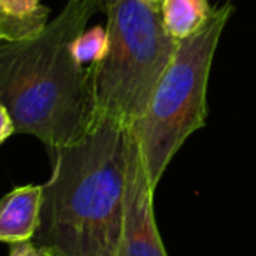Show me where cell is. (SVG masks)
Wrapping results in <instances>:
<instances>
[{"label":"cell","instance_id":"6da1fadb","mask_svg":"<svg viewBox=\"0 0 256 256\" xmlns=\"http://www.w3.org/2000/svg\"><path fill=\"white\" fill-rule=\"evenodd\" d=\"M102 0H70L39 36L0 39V102L16 134L37 137L48 151L70 146L92 128V68L74 58L72 44Z\"/></svg>","mask_w":256,"mask_h":256},{"label":"cell","instance_id":"7a4b0ae2","mask_svg":"<svg viewBox=\"0 0 256 256\" xmlns=\"http://www.w3.org/2000/svg\"><path fill=\"white\" fill-rule=\"evenodd\" d=\"M130 128L102 123L51 150L34 244L65 256H118L124 214Z\"/></svg>","mask_w":256,"mask_h":256},{"label":"cell","instance_id":"3957f363","mask_svg":"<svg viewBox=\"0 0 256 256\" xmlns=\"http://www.w3.org/2000/svg\"><path fill=\"white\" fill-rule=\"evenodd\" d=\"M102 6L107 11V50L90 65L92 128L102 123L132 128L146 112L179 40L165 30L162 8L144 0H102Z\"/></svg>","mask_w":256,"mask_h":256},{"label":"cell","instance_id":"277c9868","mask_svg":"<svg viewBox=\"0 0 256 256\" xmlns=\"http://www.w3.org/2000/svg\"><path fill=\"white\" fill-rule=\"evenodd\" d=\"M232 12V4L212 9L198 32L179 40L146 112L130 128L154 190L186 139L206 124L210 65Z\"/></svg>","mask_w":256,"mask_h":256},{"label":"cell","instance_id":"5b68a950","mask_svg":"<svg viewBox=\"0 0 256 256\" xmlns=\"http://www.w3.org/2000/svg\"><path fill=\"white\" fill-rule=\"evenodd\" d=\"M154 188L132 130L128 136L124 214L118 256H167L154 220Z\"/></svg>","mask_w":256,"mask_h":256},{"label":"cell","instance_id":"8992f818","mask_svg":"<svg viewBox=\"0 0 256 256\" xmlns=\"http://www.w3.org/2000/svg\"><path fill=\"white\" fill-rule=\"evenodd\" d=\"M42 186H20L0 200V242L32 240L39 226Z\"/></svg>","mask_w":256,"mask_h":256},{"label":"cell","instance_id":"52a82bcc","mask_svg":"<svg viewBox=\"0 0 256 256\" xmlns=\"http://www.w3.org/2000/svg\"><path fill=\"white\" fill-rule=\"evenodd\" d=\"M50 8L40 0H0V39L16 42L39 36L48 25Z\"/></svg>","mask_w":256,"mask_h":256},{"label":"cell","instance_id":"ba28073f","mask_svg":"<svg viewBox=\"0 0 256 256\" xmlns=\"http://www.w3.org/2000/svg\"><path fill=\"white\" fill-rule=\"evenodd\" d=\"M212 8L209 0H164L162 22L168 36L182 40L196 34L209 20Z\"/></svg>","mask_w":256,"mask_h":256},{"label":"cell","instance_id":"9c48e42d","mask_svg":"<svg viewBox=\"0 0 256 256\" xmlns=\"http://www.w3.org/2000/svg\"><path fill=\"white\" fill-rule=\"evenodd\" d=\"M107 50V30L104 26H93L88 32H82L72 44L74 58L81 65L95 64L106 54Z\"/></svg>","mask_w":256,"mask_h":256},{"label":"cell","instance_id":"30bf717a","mask_svg":"<svg viewBox=\"0 0 256 256\" xmlns=\"http://www.w3.org/2000/svg\"><path fill=\"white\" fill-rule=\"evenodd\" d=\"M12 134H16L14 121H12L11 114L6 109L4 104L0 102V144L4 142L6 139H9Z\"/></svg>","mask_w":256,"mask_h":256},{"label":"cell","instance_id":"8fae6325","mask_svg":"<svg viewBox=\"0 0 256 256\" xmlns=\"http://www.w3.org/2000/svg\"><path fill=\"white\" fill-rule=\"evenodd\" d=\"M9 256H42V254H40V249L37 248L32 240H26V242L11 244V252H9Z\"/></svg>","mask_w":256,"mask_h":256},{"label":"cell","instance_id":"7c38bea8","mask_svg":"<svg viewBox=\"0 0 256 256\" xmlns=\"http://www.w3.org/2000/svg\"><path fill=\"white\" fill-rule=\"evenodd\" d=\"M40 254L42 256H65V254H62V252L54 251V249H40Z\"/></svg>","mask_w":256,"mask_h":256},{"label":"cell","instance_id":"4fadbf2b","mask_svg":"<svg viewBox=\"0 0 256 256\" xmlns=\"http://www.w3.org/2000/svg\"><path fill=\"white\" fill-rule=\"evenodd\" d=\"M144 2H148V4H151V6H154V8H162V2H164V0H144Z\"/></svg>","mask_w":256,"mask_h":256}]
</instances>
